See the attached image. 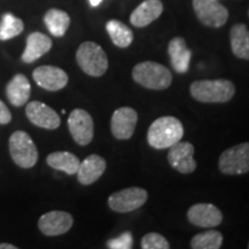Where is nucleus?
<instances>
[{"label":"nucleus","instance_id":"27","mask_svg":"<svg viewBox=\"0 0 249 249\" xmlns=\"http://www.w3.org/2000/svg\"><path fill=\"white\" fill-rule=\"evenodd\" d=\"M142 249H170V244L160 233H148L141 240Z\"/></svg>","mask_w":249,"mask_h":249},{"label":"nucleus","instance_id":"15","mask_svg":"<svg viewBox=\"0 0 249 249\" xmlns=\"http://www.w3.org/2000/svg\"><path fill=\"white\" fill-rule=\"evenodd\" d=\"M35 82L49 91H58L67 86L68 75L64 70L54 66L37 67L33 73Z\"/></svg>","mask_w":249,"mask_h":249},{"label":"nucleus","instance_id":"24","mask_svg":"<svg viewBox=\"0 0 249 249\" xmlns=\"http://www.w3.org/2000/svg\"><path fill=\"white\" fill-rule=\"evenodd\" d=\"M107 31L112 42L118 48L124 49L132 44L134 35L133 31L126 24L118 20H110L107 23Z\"/></svg>","mask_w":249,"mask_h":249},{"label":"nucleus","instance_id":"17","mask_svg":"<svg viewBox=\"0 0 249 249\" xmlns=\"http://www.w3.org/2000/svg\"><path fill=\"white\" fill-rule=\"evenodd\" d=\"M163 8V2L160 0H144L134 9L130 15V22L138 28L147 27L160 17Z\"/></svg>","mask_w":249,"mask_h":249},{"label":"nucleus","instance_id":"7","mask_svg":"<svg viewBox=\"0 0 249 249\" xmlns=\"http://www.w3.org/2000/svg\"><path fill=\"white\" fill-rule=\"evenodd\" d=\"M148 200V193L140 187H129L121 189L108 197V207L119 213H126L141 208Z\"/></svg>","mask_w":249,"mask_h":249},{"label":"nucleus","instance_id":"22","mask_svg":"<svg viewBox=\"0 0 249 249\" xmlns=\"http://www.w3.org/2000/svg\"><path fill=\"white\" fill-rule=\"evenodd\" d=\"M46 163L52 169L62 171V172L70 174L77 173L80 167V160L75 155L68 151H55L52 152L46 158Z\"/></svg>","mask_w":249,"mask_h":249},{"label":"nucleus","instance_id":"25","mask_svg":"<svg viewBox=\"0 0 249 249\" xmlns=\"http://www.w3.org/2000/svg\"><path fill=\"white\" fill-rule=\"evenodd\" d=\"M223 245V234L219 231H210L198 233L191 241L193 249H219Z\"/></svg>","mask_w":249,"mask_h":249},{"label":"nucleus","instance_id":"20","mask_svg":"<svg viewBox=\"0 0 249 249\" xmlns=\"http://www.w3.org/2000/svg\"><path fill=\"white\" fill-rule=\"evenodd\" d=\"M31 87L29 80L23 74H17L9 81L6 88V95L9 103L14 107H23L30 97Z\"/></svg>","mask_w":249,"mask_h":249},{"label":"nucleus","instance_id":"16","mask_svg":"<svg viewBox=\"0 0 249 249\" xmlns=\"http://www.w3.org/2000/svg\"><path fill=\"white\" fill-rule=\"evenodd\" d=\"M107 170V161L98 155H90L81 161L77 170V180L82 185H91L101 178Z\"/></svg>","mask_w":249,"mask_h":249},{"label":"nucleus","instance_id":"21","mask_svg":"<svg viewBox=\"0 0 249 249\" xmlns=\"http://www.w3.org/2000/svg\"><path fill=\"white\" fill-rule=\"evenodd\" d=\"M233 54L242 60H249V30L246 24L236 23L230 31Z\"/></svg>","mask_w":249,"mask_h":249},{"label":"nucleus","instance_id":"12","mask_svg":"<svg viewBox=\"0 0 249 249\" xmlns=\"http://www.w3.org/2000/svg\"><path fill=\"white\" fill-rule=\"evenodd\" d=\"M26 114L30 123L45 129H57L61 120L53 108L42 102H30L26 107Z\"/></svg>","mask_w":249,"mask_h":249},{"label":"nucleus","instance_id":"29","mask_svg":"<svg viewBox=\"0 0 249 249\" xmlns=\"http://www.w3.org/2000/svg\"><path fill=\"white\" fill-rule=\"evenodd\" d=\"M12 114L9 112L8 107H6L5 103L0 101V124H6L11 123Z\"/></svg>","mask_w":249,"mask_h":249},{"label":"nucleus","instance_id":"2","mask_svg":"<svg viewBox=\"0 0 249 249\" xmlns=\"http://www.w3.org/2000/svg\"><path fill=\"white\" fill-rule=\"evenodd\" d=\"M193 98L201 103H227L235 95V86L230 80H201L191 86Z\"/></svg>","mask_w":249,"mask_h":249},{"label":"nucleus","instance_id":"14","mask_svg":"<svg viewBox=\"0 0 249 249\" xmlns=\"http://www.w3.org/2000/svg\"><path fill=\"white\" fill-rule=\"evenodd\" d=\"M187 218L193 225L210 229L218 226L223 222V213L216 205L197 203L189 208V210L187 211Z\"/></svg>","mask_w":249,"mask_h":249},{"label":"nucleus","instance_id":"3","mask_svg":"<svg viewBox=\"0 0 249 249\" xmlns=\"http://www.w3.org/2000/svg\"><path fill=\"white\" fill-rule=\"evenodd\" d=\"M133 79L140 86L151 90H164L172 83V73L167 67L155 61H143L132 71Z\"/></svg>","mask_w":249,"mask_h":249},{"label":"nucleus","instance_id":"26","mask_svg":"<svg viewBox=\"0 0 249 249\" xmlns=\"http://www.w3.org/2000/svg\"><path fill=\"white\" fill-rule=\"evenodd\" d=\"M24 29V24L21 18L13 14L6 13L0 21V40H8L20 35Z\"/></svg>","mask_w":249,"mask_h":249},{"label":"nucleus","instance_id":"18","mask_svg":"<svg viewBox=\"0 0 249 249\" xmlns=\"http://www.w3.org/2000/svg\"><path fill=\"white\" fill-rule=\"evenodd\" d=\"M167 52L171 59V65L177 73L183 74L189 70L192 51L187 48L186 40L182 37H176L171 39Z\"/></svg>","mask_w":249,"mask_h":249},{"label":"nucleus","instance_id":"1","mask_svg":"<svg viewBox=\"0 0 249 249\" xmlns=\"http://www.w3.org/2000/svg\"><path fill=\"white\" fill-rule=\"evenodd\" d=\"M183 126L181 121L174 117H161L156 119L148 129L149 145L158 150L169 149L174 143L181 141Z\"/></svg>","mask_w":249,"mask_h":249},{"label":"nucleus","instance_id":"9","mask_svg":"<svg viewBox=\"0 0 249 249\" xmlns=\"http://www.w3.org/2000/svg\"><path fill=\"white\" fill-rule=\"evenodd\" d=\"M68 128L77 144L88 145L93 139V120L82 108H75L68 117Z\"/></svg>","mask_w":249,"mask_h":249},{"label":"nucleus","instance_id":"8","mask_svg":"<svg viewBox=\"0 0 249 249\" xmlns=\"http://www.w3.org/2000/svg\"><path fill=\"white\" fill-rule=\"evenodd\" d=\"M196 17L204 26L219 28L226 23L229 11L217 0H193Z\"/></svg>","mask_w":249,"mask_h":249},{"label":"nucleus","instance_id":"5","mask_svg":"<svg viewBox=\"0 0 249 249\" xmlns=\"http://www.w3.org/2000/svg\"><path fill=\"white\" fill-rule=\"evenodd\" d=\"M9 152L14 163L22 169H30L37 163L38 151L29 134L18 130L9 138Z\"/></svg>","mask_w":249,"mask_h":249},{"label":"nucleus","instance_id":"13","mask_svg":"<svg viewBox=\"0 0 249 249\" xmlns=\"http://www.w3.org/2000/svg\"><path fill=\"white\" fill-rule=\"evenodd\" d=\"M74 219L66 211H50L38 220V227L43 234L48 236L61 235L67 233L73 226Z\"/></svg>","mask_w":249,"mask_h":249},{"label":"nucleus","instance_id":"30","mask_svg":"<svg viewBox=\"0 0 249 249\" xmlns=\"http://www.w3.org/2000/svg\"><path fill=\"white\" fill-rule=\"evenodd\" d=\"M0 249H17V247L11 244H0Z\"/></svg>","mask_w":249,"mask_h":249},{"label":"nucleus","instance_id":"19","mask_svg":"<svg viewBox=\"0 0 249 249\" xmlns=\"http://www.w3.org/2000/svg\"><path fill=\"white\" fill-rule=\"evenodd\" d=\"M52 40L42 33H31L27 38V45L22 54V60L27 64L43 57L51 50Z\"/></svg>","mask_w":249,"mask_h":249},{"label":"nucleus","instance_id":"10","mask_svg":"<svg viewBox=\"0 0 249 249\" xmlns=\"http://www.w3.org/2000/svg\"><path fill=\"white\" fill-rule=\"evenodd\" d=\"M194 145L189 142H177L169 148L167 160L171 167L179 173L188 174L196 170V160H194Z\"/></svg>","mask_w":249,"mask_h":249},{"label":"nucleus","instance_id":"31","mask_svg":"<svg viewBox=\"0 0 249 249\" xmlns=\"http://www.w3.org/2000/svg\"><path fill=\"white\" fill-rule=\"evenodd\" d=\"M102 1H103V0H89L90 5H91L92 7H97V6L101 4Z\"/></svg>","mask_w":249,"mask_h":249},{"label":"nucleus","instance_id":"4","mask_svg":"<svg viewBox=\"0 0 249 249\" xmlns=\"http://www.w3.org/2000/svg\"><path fill=\"white\" fill-rule=\"evenodd\" d=\"M76 61L81 70L90 76L99 77L108 68L107 55L102 46L95 42H85L76 51Z\"/></svg>","mask_w":249,"mask_h":249},{"label":"nucleus","instance_id":"28","mask_svg":"<svg viewBox=\"0 0 249 249\" xmlns=\"http://www.w3.org/2000/svg\"><path fill=\"white\" fill-rule=\"evenodd\" d=\"M107 247L111 249H130L133 248L132 233L124 232L116 239L107 241Z\"/></svg>","mask_w":249,"mask_h":249},{"label":"nucleus","instance_id":"32","mask_svg":"<svg viewBox=\"0 0 249 249\" xmlns=\"http://www.w3.org/2000/svg\"><path fill=\"white\" fill-rule=\"evenodd\" d=\"M248 248H249V242H248Z\"/></svg>","mask_w":249,"mask_h":249},{"label":"nucleus","instance_id":"6","mask_svg":"<svg viewBox=\"0 0 249 249\" xmlns=\"http://www.w3.org/2000/svg\"><path fill=\"white\" fill-rule=\"evenodd\" d=\"M224 174H245L249 172V142L236 144L220 155L218 161Z\"/></svg>","mask_w":249,"mask_h":249},{"label":"nucleus","instance_id":"11","mask_svg":"<svg viewBox=\"0 0 249 249\" xmlns=\"http://www.w3.org/2000/svg\"><path fill=\"white\" fill-rule=\"evenodd\" d=\"M138 112L132 107L117 108L111 118V132L118 140H128L135 132L138 124Z\"/></svg>","mask_w":249,"mask_h":249},{"label":"nucleus","instance_id":"23","mask_svg":"<svg viewBox=\"0 0 249 249\" xmlns=\"http://www.w3.org/2000/svg\"><path fill=\"white\" fill-rule=\"evenodd\" d=\"M44 22L52 35L55 37H62L66 34L68 27H70L71 18L66 12L52 8L46 12Z\"/></svg>","mask_w":249,"mask_h":249}]
</instances>
